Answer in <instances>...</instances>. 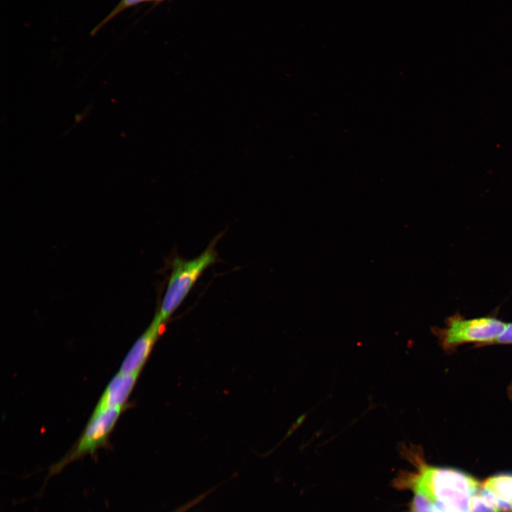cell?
<instances>
[{
    "mask_svg": "<svg viewBox=\"0 0 512 512\" xmlns=\"http://www.w3.org/2000/svg\"><path fill=\"white\" fill-rule=\"evenodd\" d=\"M126 408L93 411L78 442L68 454L53 466L54 471H57L69 462L87 454H93L97 449L107 445L120 415Z\"/></svg>",
    "mask_w": 512,
    "mask_h": 512,
    "instance_id": "277c9868",
    "label": "cell"
},
{
    "mask_svg": "<svg viewBox=\"0 0 512 512\" xmlns=\"http://www.w3.org/2000/svg\"><path fill=\"white\" fill-rule=\"evenodd\" d=\"M145 1H149V0H120L110 13L102 20V21L92 30L91 35L93 36L97 33L102 27L123 11Z\"/></svg>",
    "mask_w": 512,
    "mask_h": 512,
    "instance_id": "9c48e42d",
    "label": "cell"
},
{
    "mask_svg": "<svg viewBox=\"0 0 512 512\" xmlns=\"http://www.w3.org/2000/svg\"><path fill=\"white\" fill-rule=\"evenodd\" d=\"M162 1H164V0H149V1H154V2H158V3L161 2Z\"/></svg>",
    "mask_w": 512,
    "mask_h": 512,
    "instance_id": "7c38bea8",
    "label": "cell"
},
{
    "mask_svg": "<svg viewBox=\"0 0 512 512\" xmlns=\"http://www.w3.org/2000/svg\"><path fill=\"white\" fill-rule=\"evenodd\" d=\"M481 488L489 495L499 512H512V473L501 472L484 481Z\"/></svg>",
    "mask_w": 512,
    "mask_h": 512,
    "instance_id": "52a82bcc",
    "label": "cell"
},
{
    "mask_svg": "<svg viewBox=\"0 0 512 512\" xmlns=\"http://www.w3.org/2000/svg\"><path fill=\"white\" fill-rule=\"evenodd\" d=\"M506 323L491 316L466 319L459 314L449 317L443 328L433 330L444 351H452L466 343L482 346L494 344Z\"/></svg>",
    "mask_w": 512,
    "mask_h": 512,
    "instance_id": "7a4b0ae2",
    "label": "cell"
},
{
    "mask_svg": "<svg viewBox=\"0 0 512 512\" xmlns=\"http://www.w3.org/2000/svg\"><path fill=\"white\" fill-rule=\"evenodd\" d=\"M494 344H512V323L506 324L504 330Z\"/></svg>",
    "mask_w": 512,
    "mask_h": 512,
    "instance_id": "30bf717a",
    "label": "cell"
},
{
    "mask_svg": "<svg viewBox=\"0 0 512 512\" xmlns=\"http://www.w3.org/2000/svg\"><path fill=\"white\" fill-rule=\"evenodd\" d=\"M139 373L118 372L110 381L93 411L127 407V401L137 383Z\"/></svg>",
    "mask_w": 512,
    "mask_h": 512,
    "instance_id": "8992f818",
    "label": "cell"
},
{
    "mask_svg": "<svg viewBox=\"0 0 512 512\" xmlns=\"http://www.w3.org/2000/svg\"><path fill=\"white\" fill-rule=\"evenodd\" d=\"M469 512H499V511L489 494L481 486L479 492L472 499Z\"/></svg>",
    "mask_w": 512,
    "mask_h": 512,
    "instance_id": "ba28073f",
    "label": "cell"
},
{
    "mask_svg": "<svg viewBox=\"0 0 512 512\" xmlns=\"http://www.w3.org/2000/svg\"><path fill=\"white\" fill-rule=\"evenodd\" d=\"M508 396H509L510 399L512 401V383L508 389Z\"/></svg>",
    "mask_w": 512,
    "mask_h": 512,
    "instance_id": "8fae6325",
    "label": "cell"
},
{
    "mask_svg": "<svg viewBox=\"0 0 512 512\" xmlns=\"http://www.w3.org/2000/svg\"><path fill=\"white\" fill-rule=\"evenodd\" d=\"M164 322L157 312L146 331L137 338L123 360L119 372L140 373L158 339Z\"/></svg>",
    "mask_w": 512,
    "mask_h": 512,
    "instance_id": "5b68a950",
    "label": "cell"
},
{
    "mask_svg": "<svg viewBox=\"0 0 512 512\" xmlns=\"http://www.w3.org/2000/svg\"><path fill=\"white\" fill-rule=\"evenodd\" d=\"M214 245H210L195 259L176 257L171 261V272L159 311L165 323L185 299L203 272L216 261Z\"/></svg>",
    "mask_w": 512,
    "mask_h": 512,
    "instance_id": "3957f363",
    "label": "cell"
},
{
    "mask_svg": "<svg viewBox=\"0 0 512 512\" xmlns=\"http://www.w3.org/2000/svg\"><path fill=\"white\" fill-rule=\"evenodd\" d=\"M400 453L412 469L398 473L393 486L411 492L408 512H469L481 488L475 477L458 469L429 464L420 446L403 444Z\"/></svg>",
    "mask_w": 512,
    "mask_h": 512,
    "instance_id": "6da1fadb",
    "label": "cell"
}]
</instances>
